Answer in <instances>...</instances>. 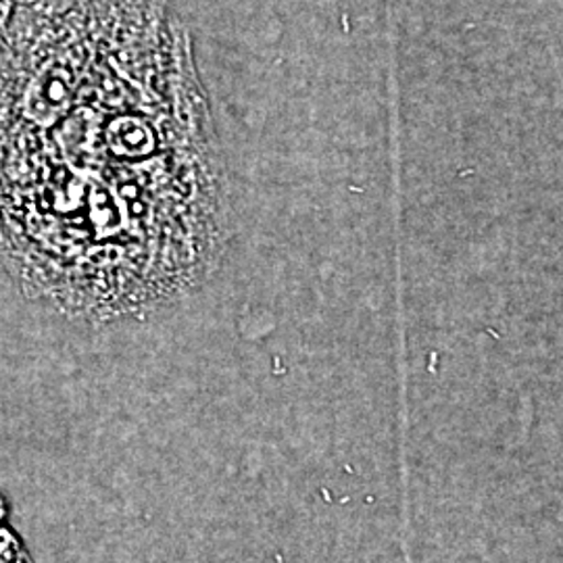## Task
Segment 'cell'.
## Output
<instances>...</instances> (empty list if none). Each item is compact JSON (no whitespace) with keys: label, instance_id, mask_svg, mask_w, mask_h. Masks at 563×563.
<instances>
[{"label":"cell","instance_id":"cell-1","mask_svg":"<svg viewBox=\"0 0 563 563\" xmlns=\"http://www.w3.org/2000/svg\"><path fill=\"white\" fill-rule=\"evenodd\" d=\"M230 199L188 30L167 0L15 15L0 48V253L90 325L142 322L222 263Z\"/></svg>","mask_w":563,"mask_h":563}]
</instances>
